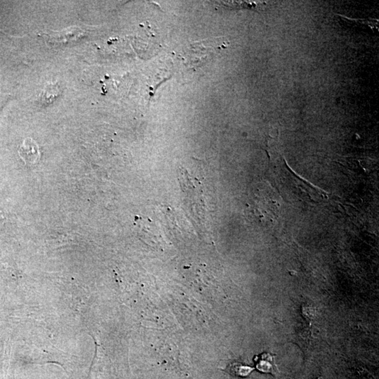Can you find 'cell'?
<instances>
[{
    "mask_svg": "<svg viewBox=\"0 0 379 379\" xmlns=\"http://www.w3.org/2000/svg\"><path fill=\"white\" fill-rule=\"evenodd\" d=\"M20 157L28 164H34L39 157V147L32 138H28L24 141L18 150Z\"/></svg>",
    "mask_w": 379,
    "mask_h": 379,
    "instance_id": "1",
    "label": "cell"
},
{
    "mask_svg": "<svg viewBox=\"0 0 379 379\" xmlns=\"http://www.w3.org/2000/svg\"><path fill=\"white\" fill-rule=\"evenodd\" d=\"M82 35L81 30L77 28H71L60 33H54L53 35H47L49 37V41L50 43L64 44L69 41L77 40V38Z\"/></svg>",
    "mask_w": 379,
    "mask_h": 379,
    "instance_id": "2",
    "label": "cell"
},
{
    "mask_svg": "<svg viewBox=\"0 0 379 379\" xmlns=\"http://www.w3.org/2000/svg\"><path fill=\"white\" fill-rule=\"evenodd\" d=\"M229 374L235 376L245 377L253 371V368L239 363L230 364L225 369Z\"/></svg>",
    "mask_w": 379,
    "mask_h": 379,
    "instance_id": "3",
    "label": "cell"
}]
</instances>
